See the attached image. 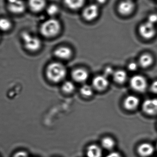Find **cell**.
<instances>
[{
    "instance_id": "1",
    "label": "cell",
    "mask_w": 157,
    "mask_h": 157,
    "mask_svg": "<svg viewBox=\"0 0 157 157\" xmlns=\"http://www.w3.org/2000/svg\"><path fill=\"white\" fill-rule=\"evenodd\" d=\"M67 70L65 66L59 62H53L48 65L46 75L52 82L58 83L66 77Z\"/></svg>"
},
{
    "instance_id": "2",
    "label": "cell",
    "mask_w": 157,
    "mask_h": 157,
    "mask_svg": "<svg viewBox=\"0 0 157 157\" xmlns=\"http://www.w3.org/2000/svg\"><path fill=\"white\" fill-rule=\"evenodd\" d=\"M61 25L58 20L53 18L44 22L40 27V32L44 36L52 37L59 34L60 31Z\"/></svg>"
},
{
    "instance_id": "3",
    "label": "cell",
    "mask_w": 157,
    "mask_h": 157,
    "mask_svg": "<svg viewBox=\"0 0 157 157\" xmlns=\"http://www.w3.org/2000/svg\"><path fill=\"white\" fill-rule=\"evenodd\" d=\"M21 38L25 48L30 52H36L41 47L40 40L29 32L25 31L21 34Z\"/></svg>"
},
{
    "instance_id": "4",
    "label": "cell",
    "mask_w": 157,
    "mask_h": 157,
    "mask_svg": "<svg viewBox=\"0 0 157 157\" xmlns=\"http://www.w3.org/2000/svg\"><path fill=\"white\" fill-rule=\"evenodd\" d=\"M130 86L135 91L144 92L147 88V82L144 76L136 75L132 76L130 79Z\"/></svg>"
},
{
    "instance_id": "5",
    "label": "cell",
    "mask_w": 157,
    "mask_h": 157,
    "mask_svg": "<svg viewBox=\"0 0 157 157\" xmlns=\"http://www.w3.org/2000/svg\"><path fill=\"white\" fill-rule=\"evenodd\" d=\"M139 33L143 38L146 40L152 39L156 34L155 25L147 21L139 27Z\"/></svg>"
},
{
    "instance_id": "6",
    "label": "cell",
    "mask_w": 157,
    "mask_h": 157,
    "mask_svg": "<svg viewBox=\"0 0 157 157\" xmlns=\"http://www.w3.org/2000/svg\"><path fill=\"white\" fill-rule=\"evenodd\" d=\"M7 6L9 11L16 14L25 12L26 4L23 0H7Z\"/></svg>"
},
{
    "instance_id": "7",
    "label": "cell",
    "mask_w": 157,
    "mask_h": 157,
    "mask_svg": "<svg viewBox=\"0 0 157 157\" xmlns=\"http://www.w3.org/2000/svg\"><path fill=\"white\" fill-rule=\"evenodd\" d=\"M142 109L144 113L150 116L157 114V99L150 98L143 102Z\"/></svg>"
},
{
    "instance_id": "8",
    "label": "cell",
    "mask_w": 157,
    "mask_h": 157,
    "mask_svg": "<svg viewBox=\"0 0 157 157\" xmlns=\"http://www.w3.org/2000/svg\"><path fill=\"white\" fill-rule=\"evenodd\" d=\"M109 85L108 77L104 75L96 76L92 80V86L95 89L102 91L107 89Z\"/></svg>"
},
{
    "instance_id": "9",
    "label": "cell",
    "mask_w": 157,
    "mask_h": 157,
    "mask_svg": "<svg viewBox=\"0 0 157 157\" xmlns=\"http://www.w3.org/2000/svg\"><path fill=\"white\" fill-rule=\"evenodd\" d=\"M98 6L96 4H90L84 9L83 17L87 21H92L98 17L99 14Z\"/></svg>"
},
{
    "instance_id": "10",
    "label": "cell",
    "mask_w": 157,
    "mask_h": 157,
    "mask_svg": "<svg viewBox=\"0 0 157 157\" xmlns=\"http://www.w3.org/2000/svg\"><path fill=\"white\" fill-rule=\"evenodd\" d=\"M140 104V99L134 95L127 96L124 101V106L126 109L134 111L136 109Z\"/></svg>"
},
{
    "instance_id": "11",
    "label": "cell",
    "mask_w": 157,
    "mask_h": 157,
    "mask_svg": "<svg viewBox=\"0 0 157 157\" xmlns=\"http://www.w3.org/2000/svg\"><path fill=\"white\" fill-rule=\"evenodd\" d=\"M135 5L132 0H124L118 6L120 13L124 15L131 13L134 9Z\"/></svg>"
},
{
    "instance_id": "12",
    "label": "cell",
    "mask_w": 157,
    "mask_h": 157,
    "mask_svg": "<svg viewBox=\"0 0 157 157\" xmlns=\"http://www.w3.org/2000/svg\"><path fill=\"white\" fill-rule=\"evenodd\" d=\"M87 71L82 68L75 69L72 73V77L75 81L79 83H84L89 78Z\"/></svg>"
},
{
    "instance_id": "13",
    "label": "cell",
    "mask_w": 157,
    "mask_h": 157,
    "mask_svg": "<svg viewBox=\"0 0 157 157\" xmlns=\"http://www.w3.org/2000/svg\"><path fill=\"white\" fill-rule=\"evenodd\" d=\"M155 148L151 144L143 143L138 146L137 152L142 157H148L154 154Z\"/></svg>"
},
{
    "instance_id": "14",
    "label": "cell",
    "mask_w": 157,
    "mask_h": 157,
    "mask_svg": "<svg viewBox=\"0 0 157 157\" xmlns=\"http://www.w3.org/2000/svg\"><path fill=\"white\" fill-rule=\"evenodd\" d=\"M72 54V51L67 47H59L54 51L55 56L61 59H68L71 57Z\"/></svg>"
},
{
    "instance_id": "15",
    "label": "cell",
    "mask_w": 157,
    "mask_h": 157,
    "mask_svg": "<svg viewBox=\"0 0 157 157\" xmlns=\"http://www.w3.org/2000/svg\"><path fill=\"white\" fill-rule=\"evenodd\" d=\"M154 58L150 53H145L142 54L139 59V66L144 69H147L154 64Z\"/></svg>"
},
{
    "instance_id": "16",
    "label": "cell",
    "mask_w": 157,
    "mask_h": 157,
    "mask_svg": "<svg viewBox=\"0 0 157 157\" xmlns=\"http://www.w3.org/2000/svg\"><path fill=\"white\" fill-rule=\"evenodd\" d=\"M28 5L31 11L38 13L44 9L46 2L45 0H28Z\"/></svg>"
},
{
    "instance_id": "17",
    "label": "cell",
    "mask_w": 157,
    "mask_h": 157,
    "mask_svg": "<svg viewBox=\"0 0 157 157\" xmlns=\"http://www.w3.org/2000/svg\"><path fill=\"white\" fill-rule=\"evenodd\" d=\"M113 80L118 84H122L125 83L128 78V75L123 70H119L115 71L113 75Z\"/></svg>"
},
{
    "instance_id": "18",
    "label": "cell",
    "mask_w": 157,
    "mask_h": 157,
    "mask_svg": "<svg viewBox=\"0 0 157 157\" xmlns=\"http://www.w3.org/2000/svg\"><path fill=\"white\" fill-rule=\"evenodd\" d=\"M86 155L87 157H101L102 150L98 146L91 145L88 147Z\"/></svg>"
},
{
    "instance_id": "19",
    "label": "cell",
    "mask_w": 157,
    "mask_h": 157,
    "mask_svg": "<svg viewBox=\"0 0 157 157\" xmlns=\"http://www.w3.org/2000/svg\"><path fill=\"white\" fill-rule=\"evenodd\" d=\"M85 1V0H64V3L70 9L77 10L84 5Z\"/></svg>"
},
{
    "instance_id": "20",
    "label": "cell",
    "mask_w": 157,
    "mask_h": 157,
    "mask_svg": "<svg viewBox=\"0 0 157 157\" xmlns=\"http://www.w3.org/2000/svg\"><path fill=\"white\" fill-rule=\"evenodd\" d=\"M12 23L11 20L6 17L0 18V30L6 32L9 31L12 27Z\"/></svg>"
},
{
    "instance_id": "21",
    "label": "cell",
    "mask_w": 157,
    "mask_h": 157,
    "mask_svg": "<svg viewBox=\"0 0 157 157\" xmlns=\"http://www.w3.org/2000/svg\"><path fill=\"white\" fill-rule=\"evenodd\" d=\"M101 145L103 148L107 150L112 149L115 146L114 140L110 137H105L101 140Z\"/></svg>"
},
{
    "instance_id": "22",
    "label": "cell",
    "mask_w": 157,
    "mask_h": 157,
    "mask_svg": "<svg viewBox=\"0 0 157 157\" xmlns=\"http://www.w3.org/2000/svg\"><path fill=\"white\" fill-rule=\"evenodd\" d=\"M93 88L90 85H84L80 88V93L85 97H91L93 94Z\"/></svg>"
},
{
    "instance_id": "23",
    "label": "cell",
    "mask_w": 157,
    "mask_h": 157,
    "mask_svg": "<svg viewBox=\"0 0 157 157\" xmlns=\"http://www.w3.org/2000/svg\"><path fill=\"white\" fill-rule=\"evenodd\" d=\"M75 88V85L72 81H65L62 85L63 90L65 93H72L74 91Z\"/></svg>"
},
{
    "instance_id": "24",
    "label": "cell",
    "mask_w": 157,
    "mask_h": 157,
    "mask_svg": "<svg viewBox=\"0 0 157 157\" xmlns=\"http://www.w3.org/2000/svg\"><path fill=\"white\" fill-rule=\"evenodd\" d=\"M47 12L49 15L54 16L59 13V7L55 4L50 5L47 8Z\"/></svg>"
},
{
    "instance_id": "25",
    "label": "cell",
    "mask_w": 157,
    "mask_h": 157,
    "mask_svg": "<svg viewBox=\"0 0 157 157\" xmlns=\"http://www.w3.org/2000/svg\"><path fill=\"white\" fill-rule=\"evenodd\" d=\"M147 22L151 24L155 25L157 23V14H152L148 17Z\"/></svg>"
},
{
    "instance_id": "26",
    "label": "cell",
    "mask_w": 157,
    "mask_h": 157,
    "mask_svg": "<svg viewBox=\"0 0 157 157\" xmlns=\"http://www.w3.org/2000/svg\"><path fill=\"white\" fill-rule=\"evenodd\" d=\"M139 64L135 62H132L129 63L128 66V69L131 71H135L138 69Z\"/></svg>"
},
{
    "instance_id": "27",
    "label": "cell",
    "mask_w": 157,
    "mask_h": 157,
    "mask_svg": "<svg viewBox=\"0 0 157 157\" xmlns=\"http://www.w3.org/2000/svg\"><path fill=\"white\" fill-rule=\"evenodd\" d=\"M13 157H29L28 154L25 151H20L16 153Z\"/></svg>"
},
{
    "instance_id": "28",
    "label": "cell",
    "mask_w": 157,
    "mask_h": 157,
    "mask_svg": "<svg viewBox=\"0 0 157 157\" xmlns=\"http://www.w3.org/2000/svg\"><path fill=\"white\" fill-rule=\"evenodd\" d=\"M151 92L154 94H157V80L154 81L150 86Z\"/></svg>"
},
{
    "instance_id": "29",
    "label": "cell",
    "mask_w": 157,
    "mask_h": 157,
    "mask_svg": "<svg viewBox=\"0 0 157 157\" xmlns=\"http://www.w3.org/2000/svg\"><path fill=\"white\" fill-rule=\"evenodd\" d=\"M114 72L113 71V70L112 68L108 67V68H106L105 70V72H104V75L107 77L108 76H110V75H113V73Z\"/></svg>"
},
{
    "instance_id": "30",
    "label": "cell",
    "mask_w": 157,
    "mask_h": 157,
    "mask_svg": "<svg viewBox=\"0 0 157 157\" xmlns=\"http://www.w3.org/2000/svg\"><path fill=\"white\" fill-rule=\"evenodd\" d=\"M106 157H123L121 155L117 152H112L110 153Z\"/></svg>"
},
{
    "instance_id": "31",
    "label": "cell",
    "mask_w": 157,
    "mask_h": 157,
    "mask_svg": "<svg viewBox=\"0 0 157 157\" xmlns=\"http://www.w3.org/2000/svg\"><path fill=\"white\" fill-rule=\"evenodd\" d=\"M106 1L107 0H97V2L100 4H103L105 3Z\"/></svg>"
},
{
    "instance_id": "32",
    "label": "cell",
    "mask_w": 157,
    "mask_h": 157,
    "mask_svg": "<svg viewBox=\"0 0 157 157\" xmlns=\"http://www.w3.org/2000/svg\"></svg>"
}]
</instances>
